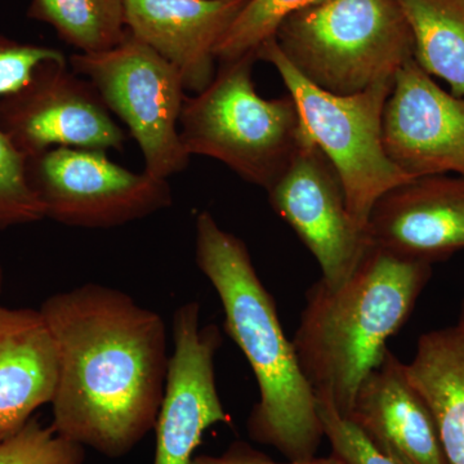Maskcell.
<instances>
[{"label":"cell","instance_id":"6da1fadb","mask_svg":"<svg viewBox=\"0 0 464 464\" xmlns=\"http://www.w3.org/2000/svg\"><path fill=\"white\" fill-rule=\"evenodd\" d=\"M39 310L57 350L54 431L112 459L127 456L157 424L166 323L127 293L92 283L51 295Z\"/></svg>","mask_w":464,"mask_h":464},{"label":"cell","instance_id":"7a4b0ae2","mask_svg":"<svg viewBox=\"0 0 464 464\" xmlns=\"http://www.w3.org/2000/svg\"><path fill=\"white\" fill-rule=\"evenodd\" d=\"M195 259L224 307L226 333L257 381L259 399L246 422L250 439L288 460L316 457L325 438L317 399L246 243L204 210L195 221Z\"/></svg>","mask_w":464,"mask_h":464},{"label":"cell","instance_id":"3957f363","mask_svg":"<svg viewBox=\"0 0 464 464\" xmlns=\"http://www.w3.org/2000/svg\"><path fill=\"white\" fill-rule=\"evenodd\" d=\"M432 265L372 246L338 288L319 280L307 290L295 338L299 366L317 400L346 418L357 390L381 364L429 283Z\"/></svg>","mask_w":464,"mask_h":464},{"label":"cell","instance_id":"277c9868","mask_svg":"<svg viewBox=\"0 0 464 464\" xmlns=\"http://www.w3.org/2000/svg\"><path fill=\"white\" fill-rule=\"evenodd\" d=\"M257 54L219 63L209 85L186 96L179 134L188 154L221 161L266 191L310 140L292 96L266 100L253 83Z\"/></svg>","mask_w":464,"mask_h":464},{"label":"cell","instance_id":"5b68a950","mask_svg":"<svg viewBox=\"0 0 464 464\" xmlns=\"http://www.w3.org/2000/svg\"><path fill=\"white\" fill-rule=\"evenodd\" d=\"M274 38L299 74L341 96L395 78L414 58L398 0H322L286 18Z\"/></svg>","mask_w":464,"mask_h":464},{"label":"cell","instance_id":"8992f818","mask_svg":"<svg viewBox=\"0 0 464 464\" xmlns=\"http://www.w3.org/2000/svg\"><path fill=\"white\" fill-rule=\"evenodd\" d=\"M257 60L271 63L282 76L308 136L340 177L351 216L366 227L375 201L413 179L387 157L382 140V118L393 79L341 96L320 90L299 74L275 38L261 45Z\"/></svg>","mask_w":464,"mask_h":464},{"label":"cell","instance_id":"52a82bcc","mask_svg":"<svg viewBox=\"0 0 464 464\" xmlns=\"http://www.w3.org/2000/svg\"><path fill=\"white\" fill-rule=\"evenodd\" d=\"M70 67L99 91L141 150L145 172L168 179L190 163L179 134L186 88L179 70L128 32L116 47L76 53Z\"/></svg>","mask_w":464,"mask_h":464},{"label":"cell","instance_id":"ba28073f","mask_svg":"<svg viewBox=\"0 0 464 464\" xmlns=\"http://www.w3.org/2000/svg\"><path fill=\"white\" fill-rule=\"evenodd\" d=\"M27 177L45 218L69 227H121L173 203L168 179L132 172L101 150H47L27 158Z\"/></svg>","mask_w":464,"mask_h":464},{"label":"cell","instance_id":"9c48e42d","mask_svg":"<svg viewBox=\"0 0 464 464\" xmlns=\"http://www.w3.org/2000/svg\"><path fill=\"white\" fill-rule=\"evenodd\" d=\"M0 130L26 158L47 150H123L127 134L99 91L67 61H48L0 99Z\"/></svg>","mask_w":464,"mask_h":464},{"label":"cell","instance_id":"30bf717a","mask_svg":"<svg viewBox=\"0 0 464 464\" xmlns=\"http://www.w3.org/2000/svg\"><path fill=\"white\" fill-rule=\"evenodd\" d=\"M277 216L295 230L322 270V282L338 288L372 248L366 227L348 210L343 186L331 161L307 140L267 190Z\"/></svg>","mask_w":464,"mask_h":464},{"label":"cell","instance_id":"8fae6325","mask_svg":"<svg viewBox=\"0 0 464 464\" xmlns=\"http://www.w3.org/2000/svg\"><path fill=\"white\" fill-rule=\"evenodd\" d=\"M173 353L155 432L154 464H190L203 433L230 423L216 383L215 357L222 344L218 326L200 325V304L177 308L172 322Z\"/></svg>","mask_w":464,"mask_h":464},{"label":"cell","instance_id":"7c38bea8","mask_svg":"<svg viewBox=\"0 0 464 464\" xmlns=\"http://www.w3.org/2000/svg\"><path fill=\"white\" fill-rule=\"evenodd\" d=\"M382 140L387 157L411 179H464V99L442 90L411 58L393 78Z\"/></svg>","mask_w":464,"mask_h":464},{"label":"cell","instance_id":"4fadbf2b","mask_svg":"<svg viewBox=\"0 0 464 464\" xmlns=\"http://www.w3.org/2000/svg\"><path fill=\"white\" fill-rule=\"evenodd\" d=\"M375 248L432 265L464 249V179L420 177L375 201L366 224Z\"/></svg>","mask_w":464,"mask_h":464},{"label":"cell","instance_id":"5bb4252c","mask_svg":"<svg viewBox=\"0 0 464 464\" xmlns=\"http://www.w3.org/2000/svg\"><path fill=\"white\" fill-rule=\"evenodd\" d=\"M248 0H124L125 25L182 76L186 91L206 90L216 48Z\"/></svg>","mask_w":464,"mask_h":464},{"label":"cell","instance_id":"9a60e30c","mask_svg":"<svg viewBox=\"0 0 464 464\" xmlns=\"http://www.w3.org/2000/svg\"><path fill=\"white\" fill-rule=\"evenodd\" d=\"M346 420L395 464H448L431 409L390 350L357 390Z\"/></svg>","mask_w":464,"mask_h":464},{"label":"cell","instance_id":"2e32d148","mask_svg":"<svg viewBox=\"0 0 464 464\" xmlns=\"http://www.w3.org/2000/svg\"><path fill=\"white\" fill-rule=\"evenodd\" d=\"M57 372L56 344L41 310L0 304V439L51 404Z\"/></svg>","mask_w":464,"mask_h":464},{"label":"cell","instance_id":"e0dca14e","mask_svg":"<svg viewBox=\"0 0 464 464\" xmlns=\"http://www.w3.org/2000/svg\"><path fill=\"white\" fill-rule=\"evenodd\" d=\"M409 380L431 409L448 464H464V331L424 333L405 364Z\"/></svg>","mask_w":464,"mask_h":464},{"label":"cell","instance_id":"ac0fdd59","mask_svg":"<svg viewBox=\"0 0 464 464\" xmlns=\"http://www.w3.org/2000/svg\"><path fill=\"white\" fill-rule=\"evenodd\" d=\"M414 41V60L464 99V0H398Z\"/></svg>","mask_w":464,"mask_h":464},{"label":"cell","instance_id":"d6986e66","mask_svg":"<svg viewBox=\"0 0 464 464\" xmlns=\"http://www.w3.org/2000/svg\"><path fill=\"white\" fill-rule=\"evenodd\" d=\"M27 16L53 27L78 53H97L124 41V0H32Z\"/></svg>","mask_w":464,"mask_h":464},{"label":"cell","instance_id":"ffe728a7","mask_svg":"<svg viewBox=\"0 0 464 464\" xmlns=\"http://www.w3.org/2000/svg\"><path fill=\"white\" fill-rule=\"evenodd\" d=\"M322 0H248L216 48L219 63L256 53L295 12Z\"/></svg>","mask_w":464,"mask_h":464},{"label":"cell","instance_id":"44dd1931","mask_svg":"<svg viewBox=\"0 0 464 464\" xmlns=\"http://www.w3.org/2000/svg\"><path fill=\"white\" fill-rule=\"evenodd\" d=\"M45 218L27 177V158L0 130V231Z\"/></svg>","mask_w":464,"mask_h":464},{"label":"cell","instance_id":"7402d4cb","mask_svg":"<svg viewBox=\"0 0 464 464\" xmlns=\"http://www.w3.org/2000/svg\"><path fill=\"white\" fill-rule=\"evenodd\" d=\"M85 448L63 438L53 427L32 418L18 431L0 439V464H84Z\"/></svg>","mask_w":464,"mask_h":464},{"label":"cell","instance_id":"603a6c76","mask_svg":"<svg viewBox=\"0 0 464 464\" xmlns=\"http://www.w3.org/2000/svg\"><path fill=\"white\" fill-rule=\"evenodd\" d=\"M63 60L65 54L56 48L0 35V99L21 90L43 63Z\"/></svg>","mask_w":464,"mask_h":464},{"label":"cell","instance_id":"cb8c5ba5","mask_svg":"<svg viewBox=\"0 0 464 464\" xmlns=\"http://www.w3.org/2000/svg\"><path fill=\"white\" fill-rule=\"evenodd\" d=\"M317 413L333 454L346 464H395L381 454L359 430L329 402L317 400Z\"/></svg>","mask_w":464,"mask_h":464},{"label":"cell","instance_id":"d4e9b609","mask_svg":"<svg viewBox=\"0 0 464 464\" xmlns=\"http://www.w3.org/2000/svg\"><path fill=\"white\" fill-rule=\"evenodd\" d=\"M190 464H346L341 458L334 456L314 457L306 460H289L277 463L266 456L262 451L256 450L246 442H234L221 456H198L192 458Z\"/></svg>","mask_w":464,"mask_h":464},{"label":"cell","instance_id":"484cf974","mask_svg":"<svg viewBox=\"0 0 464 464\" xmlns=\"http://www.w3.org/2000/svg\"><path fill=\"white\" fill-rule=\"evenodd\" d=\"M457 326H459V328L462 329V331H464V306H463L462 314H460L459 323H458Z\"/></svg>","mask_w":464,"mask_h":464},{"label":"cell","instance_id":"4316f807","mask_svg":"<svg viewBox=\"0 0 464 464\" xmlns=\"http://www.w3.org/2000/svg\"><path fill=\"white\" fill-rule=\"evenodd\" d=\"M2 284H3V275H2V268H0V292H2Z\"/></svg>","mask_w":464,"mask_h":464}]
</instances>
